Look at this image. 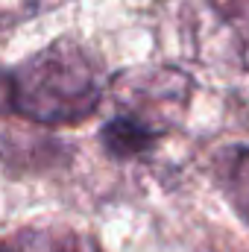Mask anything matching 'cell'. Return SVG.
Wrapping results in <instances>:
<instances>
[{
    "instance_id": "cell-6",
    "label": "cell",
    "mask_w": 249,
    "mask_h": 252,
    "mask_svg": "<svg viewBox=\"0 0 249 252\" xmlns=\"http://www.w3.org/2000/svg\"><path fill=\"white\" fill-rule=\"evenodd\" d=\"M15 112V91H12V73L0 70V115Z\"/></svg>"
},
{
    "instance_id": "cell-5",
    "label": "cell",
    "mask_w": 249,
    "mask_h": 252,
    "mask_svg": "<svg viewBox=\"0 0 249 252\" xmlns=\"http://www.w3.org/2000/svg\"><path fill=\"white\" fill-rule=\"evenodd\" d=\"M220 179L235 211L249 223V147H235L223 156Z\"/></svg>"
},
{
    "instance_id": "cell-1",
    "label": "cell",
    "mask_w": 249,
    "mask_h": 252,
    "mask_svg": "<svg viewBox=\"0 0 249 252\" xmlns=\"http://www.w3.org/2000/svg\"><path fill=\"white\" fill-rule=\"evenodd\" d=\"M193 82L190 76L164 67L141 64L118 73L109 82L115 115L100 129V141L115 158H138L185 121Z\"/></svg>"
},
{
    "instance_id": "cell-3",
    "label": "cell",
    "mask_w": 249,
    "mask_h": 252,
    "mask_svg": "<svg viewBox=\"0 0 249 252\" xmlns=\"http://www.w3.org/2000/svg\"><path fill=\"white\" fill-rule=\"evenodd\" d=\"M193 38L199 59L249 70V0H199Z\"/></svg>"
},
{
    "instance_id": "cell-4",
    "label": "cell",
    "mask_w": 249,
    "mask_h": 252,
    "mask_svg": "<svg viewBox=\"0 0 249 252\" xmlns=\"http://www.w3.org/2000/svg\"><path fill=\"white\" fill-rule=\"evenodd\" d=\"M0 252H103L100 244L62 223H38L0 238Z\"/></svg>"
},
{
    "instance_id": "cell-2",
    "label": "cell",
    "mask_w": 249,
    "mask_h": 252,
    "mask_svg": "<svg viewBox=\"0 0 249 252\" xmlns=\"http://www.w3.org/2000/svg\"><path fill=\"white\" fill-rule=\"evenodd\" d=\"M15 112L44 126L88 121L106 94L97 59L76 41H56L12 73Z\"/></svg>"
}]
</instances>
